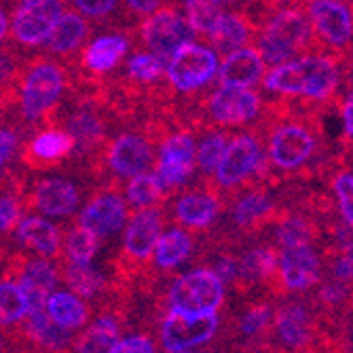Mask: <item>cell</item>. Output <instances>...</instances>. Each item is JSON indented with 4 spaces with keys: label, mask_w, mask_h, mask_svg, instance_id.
I'll return each instance as SVG.
<instances>
[{
    "label": "cell",
    "mask_w": 353,
    "mask_h": 353,
    "mask_svg": "<svg viewBox=\"0 0 353 353\" xmlns=\"http://www.w3.org/2000/svg\"><path fill=\"white\" fill-rule=\"evenodd\" d=\"M349 66L351 57L311 53L265 72L263 87L265 91L279 95L281 100L301 98L299 102L311 106H326L336 100L343 74L349 77Z\"/></svg>",
    "instance_id": "1"
},
{
    "label": "cell",
    "mask_w": 353,
    "mask_h": 353,
    "mask_svg": "<svg viewBox=\"0 0 353 353\" xmlns=\"http://www.w3.org/2000/svg\"><path fill=\"white\" fill-rule=\"evenodd\" d=\"M68 89L70 74L61 61L30 53L17 93L21 119L37 127H53Z\"/></svg>",
    "instance_id": "2"
},
{
    "label": "cell",
    "mask_w": 353,
    "mask_h": 353,
    "mask_svg": "<svg viewBox=\"0 0 353 353\" xmlns=\"http://www.w3.org/2000/svg\"><path fill=\"white\" fill-rule=\"evenodd\" d=\"M254 43V49L263 57L265 66L273 68L303 55L324 53L313 37V28L305 7L283 9L259 19Z\"/></svg>",
    "instance_id": "3"
},
{
    "label": "cell",
    "mask_w": 353,
    "mask_h": 353,
    "mask_svg": "<svg viewBox=\"0 0 353 353\" xmlns=\"http://www.w3.org/2000/svg\"><path fill=\"white\" fill-rule=\"evenodd\" d=\"M267 102L259 91L252 89H231V87H216L210 93H203L201 98L188 106L182 112V121L190 127H245L259 123L265 112Z\"/></svg>",
    "instance_id": "4"
},
{
    "label": "cell",
    "mask_w": 353,
    "mask_h": 353,
    "mask_svg": "<svg viewBox=\"0 0 353 353\" xmlns=\"http://www.w3.org/2000/svg\"><path fill=\"white\" fill-rule=\"evenodd\" d=\"M259 132H245L229 138L220 165L216 170V184L220 190H237L239 186H252L259 178L269 176V165L265 159V146Z\"/></svg>",
    "instance_id": "5"
},
{
    "label": "cell",
    "mask_w": 353,
    "mask_h": 353,
    "mask_svg": "<svg viewBox=\"0 0 353 353\" xmlns=\"http://www.w3.org/2000/svg\"><path fill=\"white\" fill-rule=\"evenodd\" d=\"M218 66V53L208 45L192 41L180 47L178 53L165 63V89L170 95V106L176 93L195 95L199 100L216 79Z\"/></svg>",
    "instance_id": "6"
},
{
    "label": "cell",
    "mask_w": 353,
    "mask_h": 353,
    "mask_svg": "<svg viewBox=\"0 0 353 353\" xmlns=\"http://www.w3.org/2000/svg\"><path fill=\"white\" fill-rule=\"evenodd\" d=\"M157 144H159V150H157L159 154L154 159V163H157L154 176L165 195H170L174 190H180L190 180V176L195 174L197 142L190 127L174 119Z\"/></svg>",
    "instance_id": "7"
},
{
    "label": "cell",
    "mask_w": 353,
    "mask_h": 353,
    "mask_svg": "<svg viewBox=\"0 0 353 353\" xmlns=\"http://www.w3.org/2000/svg\"><path fill=\"white\" fill-rule=\"evenodd\" d=\"M271 334L290 353H326L332 349L322 328V317L301 303L281 305L273 311Z\"/></svg>",
    "instance_id": "8"
},
{
    "label": "cell",
    "mask_w": 353,
    "mask_h": 353,
    "mask_svg": "<svg viewBox=\"0 0 353 353\" xmlns=\"http://www.w3.org/2000/svg\"><path fill=\"white\" fill-rule=\"evenodd\" d=\"M224 303V283L214 271L195 269L170 283L168 309L184 317L216 315Z\"/></svg>",
    "instance_id": "9"
},
{
    "label": "cell",
    "mask_w": 353,
    "mask_h": 353,
    "mask_svg": "<svg viewBox=\"0 0 353 353\" xmlns=\"http://www.w3.org/2000/svg\"><path fill=\"white\" fill-rule=\"evenodd\" d=\"M136 41L146 53L168 63L180 47L195 41V34L190 32L182 11L174 5H165L136 26Z\"/></svg>",
    "instance_id": "10"
},
{
    "label": "cell",
    "mask_w": 353,
    "mask_h": 353,
    "mask_svg": "<svg viewBox=\"0 0 353 353\" xmlns=\"http://www.w3.org/2000/svg\"><path fill=\"white\" fill-rule=\"evenodd\" d=\"M63 11L66 0H17L9 19L11 43L21 51L41 49Z\"/></svg>",
    "instance_id": "11"
},
{
    "label": "cell",
    "mask_w": 353,
    "mask_h": 353,
    "mask_svg": "<svg viewBox=\"0 0 353 353\" xmlns=\"http://www.w3.org/2000/svg\"><path fill=\"white\" fill-rule=\"evenodd\" d=\"M154 142L142 125V130L121 132L110 138L104 146L98 168L104 163L117 178L132 180L140 174H148V170L154 165Z\"/></svg>",
    "instance_id": "12"
},
{
    "label": "cell",
    "mask_w": 353,
    "mask_h": 353,
    "mask_svg": "<svg viewBox=\"0 0 353 353\" xmlns=\"http://www.w3.org/2000/svg\"><path fill=\"white\" fill-rule=\"evenodd\" d=\"M305 11L309 15L319 49L324 53L351 57V5L332 3V0H309Z\"/></svg>",
    "instance_id": "13"
},
{
    "label": "cell",
    "mask_w": 353,
    "mask_h": 353,
    "mask_svg": "<svg viewBox=\"0 0 353 353\" xmlns=\"http://www.w3.org/2000/svg\"><path fill=\"white\" fill-rule=\"evenodd\" d=\"M220 328V317L201 315V317H184L178 313H168L159 328L161 345L168 353L190 351L210 343Z\"/></svg>",
    "instance_id": "14"
},
{
    "label": "cell",
    "mask_w": 353,
    "mask_h": 353,
    "mask_svg": "<svg viewBox=\"0 0 353 353\" xmlns=\"http://www.w3.org/2000/svg\"><path fill=\"white\" fill-rule=\"evenodd\" d=\"M163 224L165 214L157 208L140 210L132 218L123 241V261L127 269H136L150 259L159 237L163 233Z\"/></svg>",
    "instance_id": "15"
},
{
    "label": "cell",
    "mask_w": 353,
    "mask_h": 353,
    "mask_svg": "<svg viewBox=\"0 0 353 353\" xmlns=\"http://www.w3.org/2000/svg\"><path fill=\"white\" fill-rule=\"evenodd\" d=\"M79 201H81V190L77 182L61 176L39 180L30 195L23 197L26 208H34L43 216H53V218L72 216L79 208Z\"/></svg>",
    "instance_id": "16"
},
{
    "label": "cell",
    "mask_w": 353,
    "mask_h": 353,
    "mask_svg": "<svg viewBox=\"0 0 353 353\" xmlns=\"http://www.w3.org/2000/svg\"><path fill=\"white\" fill-rule=\"evenodd\" d=\"M322 277V259L313 245L285 248L279 254V283L283 292H307Z\"/></svg>",
    "instance_id": "17"
},
{
    "label": "cell",
    "mask_w": 353,
    "mask_h": 353,
    "mask_svg": "<svg viewBox=\"0 0 353 353\" xmlns=\"http://www.w3.org/2000/svg\"><path fill=\"white\" fill-rule=\"evenodd\" d=\"M127 224V203L117 190H104L95 195L79 216V227L93 237H112Z\"/></svg>",
    "instance_id": "18"
},
{
    "label": "cell",
    "mask_w": 353,
    "mask_h": 353,
    "mask_svg": "<svg viewBox=\"0 0 353 353\" xmlns=\"http://www.w3.org/2000/svg\"><path fill=\"white\" fill-rule=\"evenodd\" d=\"M283 210L277 201L267 195L263 186H245L243 192H235V203L231 210V220L241 233H256L265 229L267 224L275 222Z\"/></svg>",
    "instance_id": "19"
},
{
    "label": "cell",
    "mask_w": 353,
    "mask_h": 353,
    "mask_svg": "<svg viewBox=\"0 0 353 353\" xmlns=\"http://www.w3.org/2000/svg\"><path fill=\"white\" fill-rule=\"evenodd\" d=\"M91 26L85 17L79 13L63 11L49 37L41 45V55L45 57H55L59 61H68L79 55V51L85 47V43L91 39Z\"/></svg>",
    "instance_id": "20"
},
{
    "label": "cell",
    "mask_w": 353,
    "mask_h": 353,
    "mask_svg": "<svg viewBox=\"0 0 353 353\" xmlns=\"http://www.w3.org/2000/svg\"><path fill=\"white\" fill-rule=\"evenodd\" d=\"M256 28L259 23L248 11H222L205 41H210L208 47L216 53L229 55L254 43Z\"/></svg>",
    "instance_id": "21"
},
{
    "label": "cell",
    "mask_w": 353,
    "mask_h": 353,
    "mask_svg": "<svg viewBox=\"0 0 353 353\" xmlns=\"http://www.w3.org/2000/svg\"><path fill=\"white\" fill-rule=\"evenodd\" d=\"M220 195L218 190L210 184L197 190H188L176 199L174 216L176 222L186 229L205 231L216 222L220 214Z\"/></svg>",
    "instance_id": "22"
},
{
    "label": "cell",
    "mask_w": 353,
    "mask_h": 353,
    "mask_svg": "<svg viewBox=\"0 0 353 353\" xmlns=\"http://www.w3.org/2000/svg\"><path fill=\"white\" fill-rule=\"evenodd\" d=\"M72 150H74V142L66 134V130L45 127L41 134H37L23 146L21 161L30 168L47 170V168L61 163L63 159L72 157Z\"/></svg>",
    "instance_id": "23"
},
{
    "label": "cell",
    "mask_w": 353,
    "mask_h": 353,
    "mask_svg": "<svg viewBox=\"0 0 353 353\" xmlns=\"http://www.w3.org/2000/svg\"><path fill=\"white\" fill-rule=\"evenodd\" d=\"M265 79V61L254 47H243L224 57L218 66L216 81L218 87L231 89H250L263 83Z\"/></svg>",
    "instance_id": "24"
},
{
    "label": "cell",
    "mask_w": 353,
    "mask_h": 353,
    "mask_svg": "<svg viewBox=\"0 0 353 353\" xmlns=\"http://www.w3.org/2000/svg\"><path fill=\"white\" fill-rule=\"evenodd\" d=\"M23 341L39 347L47 353H66L70 345H74V332L57 326L45 311H37L23 317Z\"/></svg>",
    "instance_id": "25"
},
{
    "label": "cell",
    "mask_w": 353,
    "mask_h": 353,
    "mask_svg": "<svg viewBox=\"0 0 353 353\" xmlns=\"http://www.w3.org/2000/svg\"><path fill=\"white\" fill-rule=\"evenodd\" d=\"M15 239L23 248L34 250L45 259H57L61 254V229L39 216L21 218L15 227Z\"/></svg>",
    "instance_id": "26"
},
{
    "label": "cell",
    "mask_w": 353,
    "mask_h": 353,
    "mask_svg": "<svg viewBox=\"0 0 353 353\" xmlns=\"http://www.w3.org/2000/svg\"><path fill=\"white\" fill-rule=\"evenodd\" d=\"M275 241L281 250L296 245H313L322 237V227L309 212H285L275 220Z\"/></svg>",
    "instance_id": "27"
},
{
    "label": "cell",
    "mask_w": 353,
    "mask_h": 353,
    "mask_svg": "<svg viewBox=\"0 0 353 353\" xmlns=\"http://www.w3.org/2000/svg\"><path fill=\"white\" fill-rule=\"evenodd\" d=\"M26 55L13 43H0V112L17 104L19 81L26 68Z\"/></svg>",
    "instance_id": "28"
},
{
    "label": "cell",
    "mask_w": 353,
    "mask_h": 353,
    "mask_svg": "<svg viewBox=\"0 0 353 353\" xmlns=\"http://www.w3.org/2000/svg\"><path fill=\"white\" fill-rule=\"evenodd\" d=\"M192 248H195V241H192L188 231L180 227L170 229L161 233L152 250V265L159 271H172L190 259Z\"/></svg>",
    "instance_id": "29"
},
{
    "label": "cell",
    "mask_w": 353,
    "mask_h": 353,
    "mask_svg": "<svg viewBox=\"0 0 353 353\" xmlns=\"http://www.w3.org/2000/svg\"><path fill=\"white\" fill-rule=\"evenodd\" d=\"M9 277H15V281L37 285L47 294H51L57 285L59 273L57 267L51 265L45 259H28V256H13L9 267H7Z\"/></svg>",
    "instance_id": "30"
},
{
    "label": "cell",
    "mask_w": 353,
    "mask_h": 353,
    "mask_svg": "<svg viewBox=\"0 0 353 353\" xmlns=\"http://www.w3.org/2000/svg\"><path fill=\"white\" fill-rule=\"evenodd\" d=\"M45 313L49 319L66 330H77L89 322V307L85 301L74 296L72 292H51L45 303Z\"/></svg>",
    "instance_id": "31"
},
{
    "label": "cell",
    "mask_w": 353,
    "mask_h": 353,
    "mask_svg": "<svg viewBox=\"0 0 353 353\" xmlns=\"http://www.w3.org/2000/svg\"><path fill=\"white\" fill-rule=\"evenodd\" d=\"M119 332V319L112 313H104L79 336L74 343L77 353H114L121 341Z\"/></svg>",
    "instance_id": "32"
},
{
    "label": "cell",
    "mask_w": 353,
    "mask_h": 353,
    "mask_svg": "<svg viewBox=\"0 0 353 353\" xmlns=\"http://www.w3.org/2000/svg\"><path fill=\"white\" fill-rule=\"evenodd\" d=\"M63 279L70 285V290L74 296H79L81 301H89L95 299L98 294L106 292V277L93 269L91 265H72L68 263L66 269H63Z\"/></svg>",
    "instance_id": "33"
},
{
    "label": "cell",
    "mask_w": 353,
    "mask_h": 353,
    "mask_svg": "<svg viewBox=\"0 0 353 353\" xmlns=\"http://www.w3.org/2000/svg\"><path fill=\"white\" fill-rule=\"evenodd\" d=\"M229 144V134L222 130H214V127H208L201 142L197 144V152H195V168H199L201 178H210L216 174L220 159L227 150Z\"/></svg>",
    "instance_id": "34"
},
{
    "label": "cell",
    "mask_w": 353,
    "mask_h": 353,
    "mask_svg": "<svg viewBox=\"0 0 353 353\" xmlns=\"http://www.w3.org/2000/svg\"><path fill=\"white\" fill-rule=\"evenodd\" d=\"M28 315L26 296L15 279H0V328L17 326Z\"/></svg>",
    "instance_id": "35"
},
{
    "label": "cell",
    "mask_w": 353,
    "mask_h": 353,
    "mask_svg": "<svg viewBox=\"0 0 353 353\" xmlns=\"http://www.w3.org/2000/svg\"><path fill=\"white\" fill-rule=\"evenodd\" d=\"M125 197L136 210H150L159 203H163L161 199L165 197V192L154 174H140L127 182Z\"/></svg>",
    "instance_id": "36"
},
{
    "label": "cell",
    "mask_w": 353,
    "mask_h": 353,
    "mask_svg": "<svg viewBox=\"0 0 353 353\" xmlns=\"http://www.w3.org/2000/svg\"><path fill=\"white\" fill-rule=\"evenodd\" d=\"M184 7V19L195 34V39H208L212 26L220 17L222 9L214 3V0H182Z\"/></svg>",
    "instance_id": "37"
},
{
    "label": "cell",
    "mask_w": 353,
    "mask_h": 353,
    "mask_svg": "<svg viewBox=\"0 0 353 353\" xmlns=\"http://www.w3.org/2000/svg\"><path fill=\"white\" fill-rule=\"evenodd\" d=\"M273 322V309L267 303H254L239 317V334L250 341H261L269 336Z\"/></svg>",
    "instance_id": "38"
},
{
    "label": "cell",
    "mask_w": 353,
    "mask_h": 353,
    "mask_svg": "<svg viewBox=\"0 0 353 353\" xmlns=\"http://www.w3.org/2000/svg\"><path fill=\"white\" fill-rule=\"evenodd\" d=\"M66 3H70L74 13H79L87 21H95L108 28H121L117 19L119 0H66Z\"/></svg>",
    "instance_id": "39"
},
{
    "label": "cell",
    "mask_w": 353,
    "mask_h": 353,
    "mask_svg": "<svg viewBox=\"0 0 353 353\" xmlns=\"http://www.w3.org/2000/svg\"><path fill=\"white\" fill-rule=\"evenodd\" d=\"M98 245H100V239L93 237L89 231L81 229L77 224V227L68 231L66 245L63 248H66V259L72 265H91L95 254H98Z\"/></svg>",
    "instance_id": "40"
},
{
    "label": "cell",
    "mask_w": 353,
    "mask_h": 353,
    "mask_svg": "<svg viewBox=\"0 0 353 353\" xmlns=\"http://www.w3.org/2000/svg\"><path fill=\"white\" fill-rule=\"evenodd\" d=\"M23 192L21 188H9L0 195V235L11 233L23 214Z\"/></svg>",
    "instance_id": "41"
},
{
    "label": "cell",
    "mask_w": 353,
    "mask_h": 353,
    "mask_svg": "<svg viewBox=\"0 0 353 353\" xmlns=\"http://www.w3.org/2000/svg\"><path fill=\"white\" fill-rule=\"evenodd\" d=\"M332 190L336 195V203H339V216L345 224L353 222V176L351 170H341L334 178H332Z\"/></svg>",
    "instance_id": "42"
},
{
    "label": "cell",
    "mask_w": 353,
    "mask_h": 353,
    "mask_svg": "<svg viewBox=\"0 0 353 353\" xmlns=\"http://www.w3.org/2000/svg\"><path fill=\"white\" fill-rule=\"evenodd\" d=\"M317 301L324 307L326 315H334L343 309V305L349 307V285H343L330 277L322 283V288H319Z\"/></svg>",
    "instance_id": "43"
},
{
    "label": "cell",
    "mask_w": 353,
    "mask_h": 353,
    "mask_svg": "<svg viewBox=\"0 0 353 353\" xmlns=\"http://www.w3.org/2000/svg\"><path fill=\"white\" fill-rule=\"evenodd\" d=\"M163 0H123L121 5V23L125 28L138 26L142 19L152 15L157 9H161Z\"/></svg>",
    "instance_id": "44"
},
{
    "label": "cell",
    "mask_w": 353,
    "mask_h": 353,
    "mask_svg": "<svg viewBox=\"0 0 353 353\" xmlns=\"http://www.w3.org/2000/svg\"><path fill=\"white\" fill-rule=\"evenodd\" d=\"M19 146V130L13 125H0V172L11 161Z\"/></svg>",
    "instance_id": "45"
},
{
    "label": "cell",
    "mask_w": 353,
    "mask_h": 353,
    "mask_svg": "<svg viewBox=\"0 0 353 353\" xmlns=\"http://www.w3.org/2000/svg\"><path fill=\"white\" fill-rule=\"evenodd\" d=\"M114 353H154V343L146 334H130L119 341Z\"/></svg>",
    "instance_id": "46"
},
{
    "label": "cell",
    "mask_w": 353,
    "mask_h": 353,
    "mask_svg": "<svg viewBox=\"0 0 353 353\" xmlns=\"http://www.w3.org/2000/svg\"><path fill=\"white\" fill-rule=\"evenodd\" d=\"M351 275H353V269H351V252H339L332 263H330V277L343 285H351Z\"/></svg>",
    "instance_id": "47"
},
{
    "label": "cell",
    "mask_w": 353,
    "mask_h": 353,
    "mask_svg": "<svg viewBox=\"0 0 353 353\" xmlns=\"http://www.w3.org/2000/svg\"><path fill=\"white\" fill-rule=\"evenodd\" d=\"M351 108H353V100H351V93L345 95V102L341 106V119L345 125V142L347 146H351V136H353V117H351Z\"/></svg>",
    "instance_id": "48"
},
{
    "label": "cell",
    "mask_w": 353,
    "mask_h": 353,
    "mask_svg": "<svg viewBox=\"0 0 353 353\" xmlns=\"http://www.w3.org/2000/svg\"><path fill=\"white\" fill-rule=\"evenodd\" d=\"M9 34V13L0 9V43H3Z\"/></svg>",
    "instance_id": "49"
},
{
    "label": "cell",
    "mask_w": 353,
    "mask_h": 353,
    "mask_svg": "<svg viewBox=\"0 0 353 353\" xmlns=\"http://www.w3.org/2000/svg\"><path fill=\"white\" fill-rule=\"evenodd\" d=\"M214 3H216L218 7H233V5L243 3V0H214Z\"/></svg>",
    "instance_id": "50"
},
{
    "label": "cell",
    "mask_w": 353,
    "mask_h": 353,
    "mask_svg": "<svg viewBox=\"0 0 353 353\" xmlns=\"http://www.w3.org/2000/svg\"><path fill=\"white\" fill-rule=\"evenodd\" d=\"M3 3H9V5H13V7H15L17 0H0V5H3Z\"/></svg>",
    "instance_id": "51"
},
{
    "label": "cell",
    "mask_w": 353,
    "mask_h": 353,
    "mask_svg": "<svg viewBox=\"0 0 353 353\" xmlns=\"http://www.w3.org/2000/svg\"><path fill=\"white\" fill-rule=\"evenodd\" d=\"M332 3H345V5H351V0H332Z\"/></svg>",
    "instance_id": "52"
},
{
    "label": "cell",
    "mask_w": 353,
    "mask_h": 353,
    "mask_svg": "<svg viewBox=\"0 0 353 353\" xmlns=\"http://www.w3.org/2000/svg\"><path fill=\"white\" fill-rule=\"evenodd\" d=\"M176 353H190V351H176Z\"/></svg>",
    "instance_id": "53"
}]
</instances>
